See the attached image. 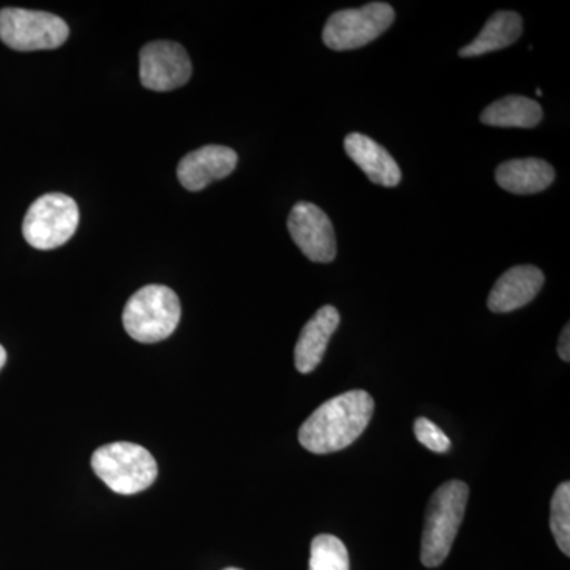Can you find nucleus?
<instances>
[{
    "label": "nucleus",
    "instance_id": "obj_1",
    "mask_svg": "<svg viewBox=\"0 0 570 570\" xmlns=\"http://www.w3.org/2000/svg\"><path fill=\"white\" fill-rule=\"evenodd\" d=\"M373 414L374 400L363 390L332 397L299 428V444L316 455L340 452L362 436Z\"/></svg>",
    "mask_w": 570,
    "mask_h": 570
},
{
    "label": "nucleus",
    "instance_id": "obj_2",
    "mask_svg": "<svg viewBox=\"0 0 570 570\" xmlns=\"http://www.w3.org/2000/svg\"><path fill=\"white\" fill-rule=\"evenodd\" d=\"M468 499L469 487L461 480H450L431 497L420 553L426 568H438L449 557L464 520Z\"/></svg>",
    "mask_w": 570,
    "mask_h": 570
},
{
    "label": "nucleus",
    "instance_id": "obj_3",
    "mask_svg": "<svg viewBox=\"0 0 570 570\" xmlns=\"http://www.w3.org/2000/svg\"><path fill=\"white\" fill-rule=\"evenodd\" d=\"M181 321L178 295L165 285H146L135 292L124 307L127 335L142 344L160 343L174 335Z\"/></svg>",
    "mask_w": 570,
    "mask_h": 570
},
{
    "label": "nucleus",
    "instance_id": "obj_4",
    "mask_svg": "<svg viewBox=\"0 0 570 570\" xmlns=\"http://www.w3.org/2000/svg\"><path fill=\"white\" fill-rule=\"evenodd\" d=\"M91 466L97 478L118 494L148 490L159 472L151 453L134 442H112L97 449Z\"/></svg>",
    "mask_w": 570,
    "mask_h": 570
},
{
    "label": "nucleus",
    "instance_id": "obj_5",
    "mask_svg": "<svg viewBox=\"0 0 570 570\" xmlns=\"http://www.w3.org/2000/svg\"><path fill=\"white\" fill-rule=\"evenodd\" d=\"M80 209L69 195L47 194L37 198L22 223V235L33 249H58L75 235Z\"/></svg>",
    "mask_w": 570,
    "mask_h": 570
},
{
    "label": "nucleus",
    "instance_id": "obj_6",
    "mask_svg": "<svg viewBox=\"0 0 570 570\" xmlns=\"http://www.w3.org/2000/svg\"><path fill=\"white\" fill-rule=\"evenodd\" d=\"M69 26L47 11L0 10V40L14 51L56 50L69 39Z\"/></svg>",
    "mask_w": 570,
    "mask_h": 570
},
{
    "label": "nucleus",
    "instance_id": "obj_7",
    "mask_svg": "<svg viewBox=\"0 0 570 570\" xmlns=\"http://www.w3.org/2000/svg\"><path fill=\"white\" fill-rule=\"evenodd\" d=\"M395 21V10L385 2L336 11L326 21L322 40L330 50L351 51L366 47Z\"/></svg>",
    "mask_w": 570,
    "mask_h": 570
},
{
    "label": "nucleus",
    "instance_id": "obj_8",
    "mask_svg": "<svg viewBox=\"0 0 570 570\" xmlns=\"http://www.w3.org/2000/svg\"><path fill=\"white\" fill-rule=\"evenodd\" d=\"M193 63L181 45L175 41H151L140 52V80L149 91L167 92L190 80Z\"/></svg>",
    "mask_w": 570,
    "mask_h": 570
},
{
    "label": "nucleus",
    "instance_id": "obj_9",
    "mask_svg": "<svg viewBox=\"0 0 570 570\" xmlns=\"http://www.w3.org/2000/svg\"><path fill=\"white\" fill-rule=\"evenodd\" d=\"M287 227L295 245L311 262L330 264L335 261V228L324 209L309 202H299L292 208Z\"/></svg>",
    "mask_w": 570,
    "mask_h": 570
},
{
    "label": "nucleus",
    "instance_id": "obj_10",
    "mask_svg": "<svg viewBox=\"0 0 570 570\" xmlns=\"http://www.w3.org/2000/svg\"><path fill=\"white\" fill-rule=\"evenodd\" d=\"M238 154L228 146L208 145L187 154L178 165V179L190 193L204 190L209 184L234 174Z\"/></svg>",
    "mask_w": 570,
    "mask_h": 570
},
{
    "label": "nucleus",
    "instance_id": "obj_11",
    "mask_svg": "<svg viewBox=\"0 0 570 570\" xmlns=\"http://www.w3.org/2000/svg\"><path fill=\"white\" fill-rule=\"evenodd\" d=\"M543 283L546 276L535 266H513L499 277L493 291L490 292L487 305L491 313H512L531 303L542 291Z\"/></svg>",
    "mask_w": 570,
    "mask_h": 570
},
{
    "label": "nucleus",
    "instance_id": "obj_12",
    "mask_svg": "<svg viewBox=\"0 0 570 570\" xmlns=\"http://www.w3.org/2000/svg\"><path fill=\"white\" fill-rule=\"evenodd\" d=\"M344 149L371 183L384 187H396L401 183L403 176L400 165L393 159L392 154L373 138L363 134H348L344 140Z\"/></svg>",
    "mask_w": 570,
    "mask_h": 570
},
{
    "label": "nucleus",
    "instance_id": "obj_13",
    "mask_svg": "<svg viewBox=\"0 0 570 570\" xmlns=\"http://www.w3.org/2000/svg\"><path fill=\"white\" fill-rule=\"evenodd\" d=\"M340 322V313L333 306L321 307L316 316L307 322L295 346V367L298 373L309 374L316 370Z\"/></svg>",
    "mask_w": 570,
    "mask_h": 570
},
{
    "label": "nucleus",
    "instance_id": "obj_14",
    "mask_svg": "<svg viewBox=\"0 0 570 570\" xmlns=\"http://www.w3.org/2000/svg\"><path fill=\"white\" fill-rule=\"evenodd\" d=\"M554 181V168L542 159H513L499 165L497 183L510 194L531 195L549 189Z\"/></svg>",
    "mask_w": 570,
    "mask_h": 570
},
{
    "label": "nucleus",
    "instance_id": "obj_15",
    "mask_svg": "<svg viewBox=\"0 0 570 570\" xmlns=\"http://www.w3.org/2000/svg\"><path fill=\"white\" fill-rule=\"evenodd\" d=\"M523 33V20L517 11H497L487 21L482 31L466 47L461 48V58H478L508 48L515 43Z\"/></svg>",
    "mask_w": 570,
    "mask_h": 570
},
{
    "label": "nucleus",
    "instance_id": "obj_16",
    "mask_svg": "<svg viewBox=\"0 0 570 570\" xmlns=\"http://www.w3.org/2000/svg\"><path fill=\"white\" fill-rule=\"evenodd\" d=\"M542 107L523 96H508L489 105L480 115V121L491 127H520L532 129L542 121Z\"/></svg>",
    "mask_w": 570,
    "mask_h": 570
},
{
    "label": "nucleus",
    "instance_id": "obj_17",
    "mask_svg": "<svg viewBox=\"0 0 570 570\" xmlns=\"http://www.w3.org/2000/svg\"><path fill=\"white\" fill-rule=\"evenodd\" d=\"M309 570H351L346 546L335 535H317L311 543Z\"/></svg>",
    "mask_w": 570,
    "mask_h": 570
},
{
    "label": "nucleus",
    "instance_id": "obj_18",
    "mask_svg": "<svg viewBox=\"0 0 570 570\" xmlns=\"http://www.w3.org/2000/svg\"><path fill=\"white\" fill-rule=\"evenodd\" d=\"M550 528L558 547L566 557L570 554V483L564 482L554 491L550 508Z\"/></svg>",
    "mask_w": 570,
    "mask_h": 570
},
{
    "label": "nucleus",
    "instance_id": "obj_19",
    "mask_svg": "<svg viewBox=\"0 0 570 570\" xmlns=\"http://www.w3.org/2000/svg\"><path fill=\"white\" fill-rule=\"evenodd\" d=\"M415 438L420 444L425 445L431 452L445 453L452 448V442L448 434L438 425H434L431 420L420 417L414 423Z\"/></svg>",
    "mask_w": 570,
    "mask_h": 570
},
{
    "label": "nucleus",
    "instance_id": "obj_20",
    "mask_svg": "<svg viewBox=\"0 0 570 570\" xmlns=\"http://www.w3.org/2000/svg\"><path fill=\"white\" fill-rule=\"evenodd\" d=\"M558 354H560L561 360L564 362H569L570 360V326L566 325L564 330H562L560 344H558Z\"/></svg>",
    "mask_w": 570,
    "mask_h": 570
},
{
    "label": "nucleus",
    "instance_id": "obj_21",
    "mask_svg": "<svg viewBox=\"0 0 570 570\" xmlns=\"http://www.w3.org/2000/svg\"><path fill=\"white\" fill-rule=\"evenodd\" d=\"M7 363V351L3 348V346H0V371H2V367L6 366Z\"/></svg>",
    "mask_w": 570,
    "mask_h": 570
},
{
    "label": "nucleus",
    "instance_id": "obj_22",
    "mask_svg": "<svg viewBox=\"0 0 570 570\" xmlns=\"http://www.w3.org/2000/svg\"><path fill=\"white\" fill-rule=\"evenodd\" d=\"M224 570H242V569L228 568V569H224Z\"/></svg>",
    "mask_w": 570,
    "mask_h": 570
}]
</instances>
